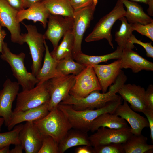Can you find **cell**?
<instances>
[{"instance_id": "1", "label": "cell", "mask_w": 153, "mask_h": 153, "mask_svg": "<svg viewBox=\"0 0 153 153\" xmlns=\"http://www.w3.org/2000/svg\"><path fill=\"white\" fill-rule=\"evenodd\" d=\"M127 80V77L122 71L120 72L113 84L110 86L108 91L101 93L95 90L86 97L78 98L69 95L60 103L71 105L74 109L82 110L99 109L109 102L117 101L121 98L116 94L121 86Z\"/></svg>"}, {"instance_id": "2", "label": "cell", "mask_w": 153, "mask_h": 153, "mask_svg": "<svg viewBox=\"0 0 153 153\" xmlns=\"http://www.w3.org/2000/svg\"><path fill=\"white\" fill-rule=\"evenodd\" d=\"M122 104L121 98L109 102L99 109L77 110L71 105L60 103L58 106L66 116L72 128L87 133L90 131L93 121L101 115L106 113H114L117 107Z\"/></svg>"}, {"instance_id": "3", "label": "cell", "mask_w": 153, "mask_h": 153, "mask_svg": "<svg viewBox=\"0 0 153 153\" xmlns=\"http://www.w3.org/2000/svg\"><path fill=\"white\" fill-rule=\"evenodd\" d=\"M33 122L42 136H50L58 143L72 128L66 116L58 107L42 118Z\"/></svg>"}, {"instance_id": "4", "label": "cell", "mask_w": 153, "mask_h": 153, "mask_svg": "<svg viewBox=\"0 0 153 153\" xmlns=\"http://www.w3.org/2000/svg\"><path fill=\"white\" fill-rule=\"evenodd\" d=\"M0 55L1 59L8 63L12 75L22 88V90H29L35 87L39 81L32 73L27 71L24 61L26 54L22 52L18 54L12 53L6 42L3 43Z\"/></svg>"}, {"instance_id": "5", "label": "cell", "mask_w": 153, "mask_h": 153, "mask_svg": "<svg viewBox=\"0 0 153 153\" xmlns=\"http://www.w3.org/2000/svg\"><path fill=\"white\" fill-rule=\"evenodd\" d=\"M124 5L120 0H118L113 8L99 20L92 32L86 38L85 41L89 42L105 39L113 48L112 29L116 22L121 17L124 16L126 10Z\"/></svg>"}, {"instance_id": "6", "label": "cell", "mask_w": 153, "mask_h": 153, "mask_svg": "<svg viewBox=\"0 0 153 153\" xmlns=\"http://www.w3.org/2000/svg\"><path fill=\"white\" fill-rule=\"evenodd\" d=\"M21 22L27 30V33H21L22 40L29 47L32 60L31 73L36 77L41 67L43 53L45 50V39L43 34L38 32L35 26Z\"/></svg>"}, {"instance_id": "7", "label": "cell", "mask_w": 153, "mask_h": 153, "mask_svg": "<svg viewBox=\"0 0 153 153\" xmlns=\"http://www.w3.org/2000/svg\"><path fill=\"white\" fill-rule=\"evenodd\" d=\"M50 98L48 81L37 84L34 88L18 93L16 105L13 111L15 113L34 108L49 101Z\"/></svg>"}, {"instance_id": "8", "label": "cell", "mask_w": 153, "mask_h": 153, "mask_svg": "<svg viewBox=\"0 0 153 153\" xmlns=\"http://www.w3.org/2000/svg\"><path fill=\"white\" fill-rule=\"evenodd\" d=\"M95 7L93 3L74 11L72 30L74 39V47L72 54L73 60L78 54L82 52L81 45L83 36L93 19Z\"/></svg>"}, {"instance_id": "9", "label": "cell", "mask_w": 153, "mask_h": 153, "mask_svg": "<svg viewBox=\"0 0 153 153\" xmlns=\"http://www.w3.org/2000/svg\"><path fill=\"white\" fill-rule=\"evenodd\" d=\"M101 88L92 65L86 66L76 76L75 82L69 95L78 98H84L92 92L100 91Z\"/></svg>"}, {"instance_id": "10", "label": "cell", "mask_w": 153, "mask_h": 153, "mask_svg": "<svg viewBox=\"0 0 153 153\" xmlns=\"http://www.w3.org/2000/svg\"><path fill=\"white\" fill-rule=\"evenodd\" d=\"M75 78V75L71 74L54 77L48 80L50 96L48 102L49 111L57 108L59 104L69 95Z\"/></svg>"}, {"instance_id": "11", "label": "cell", "mask_w": 153, "mask_h": 153, "mask_svg": "<svg viewBox=\"0 0 153 153\" xmlns=\"http://www.w3.org/2000/svg\"><path fill=\"white\" fill-rule=\"evenodd\" d=\"M73 21V17L50 14L47 28L43 36L45 39L50 41L54 49L58 46L61 38L68 32L72 30Z\"/></svg>"}, {"instance_id": "12", "label": "cell", "mask_w": 153, "mask_h": 153, "mask_svg": "<svg viewBox=\"0 0 153 153\" xmlns=\"http://www.w3.org/2000/svg\"><path fill=\"white\" fill-rule=\"evenodd\" d=\"M89 136L92 146L95 147L111 143L125 142L133 134L130 127L119 129L101 127Z\"/></svg>"}, {"instance_id": "13", "label": "cell", "mask_w": 153, "mask_h": 153, "mask_svg": "<svg viewBox=\"0 0 153 153\" xmlns=\"http://www.w3.org/2000/svg\"><path fill=\"white\" fill-rule=\"evenodd\" d=\"M18 12L5 0H0V24L9 31L12 42L22 45L24 43L22 39L20 23L16 20Z\"/></svg>"}, {"instance_id": "14", "label": "cell", "mask_w": 153, "mask_h": 153, "mask_svg": "<svg viewBox=\"0 0 153 153\" xmlns=\"http://www.w3.org/2000/svg\"><path fill=\"white\" fill-rule=\"evenodd\" d=\"M20 85L18 82L7 79L0 90V117L7 127L12 116V105L18 93Z\"/></svg>"}, {"instance_id": "15", "label": "cell", "mask_w": 153, "mask_h": 153, "mask_svg": "<svg viewBox=\"0 0 153 153\" xmlns=\"http://www.w3.org/2000/svg\"><path fill=\"white\" fill-rule=\"evenodd\" d=\"M43 136L33 122L23 125L18 139L26 153H38L41 146Z\"/></svg>"}, {"instance_id": "16", "label": "cell", "mask_w": 153, "mask_h": 153, "mask_svg": "<svg viewBox=\"0 0 153 153\" xmlns=\"http://www.w3.org/2000/svg\"><path fill=\"white\" fill-rule=\"evenodd\" d=\"M144 87L134 84H123L119 90L118 93L124 100L130 105V107L135 112L142 113L145 109Z\"/></svg>"}, {"instance_id": "17", "label": "cell", "mask_w": 153, "mask_h": 153, "mask_svg": "<svg viewBox=\"0 0 153 153\" xmlns=\"http://www.w3.org/2000/svg\"><path fill=\"white\" fill-rule=\"evenodd\" d=\"M114 113L129 124L133 134H140L144 128L149 127L147 119L133 110L126 101L117 107Z\"/></svg>"}, {"instance_id": "18", "label": "cell", "mask_w": 153, "mask_h": 153, "mask_svg": "<svg viewBox=\"0 0 153 153\" xmlns=\"http://www.w3.org/2000/svg\"><path fill=\"white\" fill-rule=\"evenodd\" d=\"M120 59L108 64L92 65L101 88L102 93L114 83L120 74L121 69Z\"/></svg>"}, {"instance_id": "19", "label": "cell", "mask_w": 153, "mask_h": 153, "mask_svg": "<svg viewBox=\"0 0 153 153\" xmlns=\"http://www.w3.org/2000/svg\"><path fill=\"white\" fill-rule=\"evenodd\" d=\"M120 59L121 69H130L135 73L143 70L153 71V63L142 57L132 49H123Z\"/></svg>"}, {"instance_id": "20", "label": "cell", "mask_w": 153, "mask_h": 153, "mask_svg": "<svg viewBox=\"0 0 153 153\" xmlns=\"http://www.w3.org/2000/svg\"><path fill=\"white\" fill-rule=\"evenodd\" d=\"M48 102L37 107L13 114L7 126L8 131L11 130L16 125L24 122H33L40 120L49 112Z\"/></svg>"}, {"instance_id": "21", "label": "cell", "mask_w": 153, "mask_h": 153, "mask_svg": "<svg viewBox=\"0 0 153 153\" xmlns=\"http://www.w3.org/2000/svg\"><path fill=\"white\" fill-rule=\"evenodd\" d=\"M50 13L41 2L37 3L29 8L24 9L17 12L16 20L20 23L24 20H31L34 23L40 22L45 29L47 24Z\"/></svg>"}, {"instance_id": "22", "label": "cell", "mask_w": 153, "mask_h": 153, "mask_svg": "<svg viewBox=\"0 0 153 153\" xmlns=\"http://www.w3.org/2000/svg\"><path fill=\"white\" fill-rule=\"evenodd\" d=\"M44 45L45 53L43 63L36 76L39 81L37 84L42 83L54 77L63 76L57 71V61L51 54L45 41Z\"/></svg>"}, {"instance_id": "23", "label": "cell", "mask_w": 153, "mask_h": 153, "mask_svg": "<svg viewBox=\"0 0 153 153\" xmlns=\"http://www.w3.org/2000/svg\"><path fill=\"white\" fill-rule=\"evenodd\" d=\"M127 9L124 17L130 24L139 23L145 25L153 22V20L136 2L129 0H120Z\"/></svg>"}, {"instance_id": "24", "label": "cell", "mask_w": 153, "mask_h": 153, "mask_svg": "<svg viewBox=\"0 0 153 153\" xmlns=\"http://www.w3.org/2000/svg\"><path fill=\"white\" fill-rule=\"evenodd\" d=\"M80 145L91 146L87 133L70 129L58 144L59 153H63L69 148Z\"/></svg>"}, {"instance_id": "25", "label": "cell", "mask_w": 153, "mask_h": 153, "mask_svg": "<svg viewBox=\"0 0 153 153\" xmlns=\"http://www.w3.org/2000/svg\"><path fill=\"white\" fill-rule=\"evenodd\" d=\"M126 121L114 113L103 114L93 122L90 131L92 132L101 127L119 129L128 127Z\"/></svg>"}, {"instance_id": "26", "label": "cell", "mask_w": 153, "mask_h": 153, "mask_svg": "<svg viewBox=\"0 0 153 153\" xmlns=\"http://www.w3.org/2000/svg\"><path fill=\"white\" fill-rule=\"evenodd\" d=\"M148 138L142 135L132 134L122 143L124 153H152L153 145L147 143Z\"/></svg>"}, {"instance_id": "27", "label": "cell", "mask_w": 153, "mask_h": 153, "mask_svg": "<svg viewBox=\"0 0 153 153\" xmlns=\"http://www.w3.org/2000/svg\"><path fill=\"white\" fill-rule=\"evenodd\" d=\"M122 50L117 46L114 52L108 54L100 56H91L82 52L78 54L74 59L76 62L85 66L98 64L101 62H107L110 60L120 59Z\"/></svg>"}, {"instance_id": "28", "label": "cell", "mask_w": 153, "mask_h": 153, "mask_svg": "<svg viewBox=\"0 0 153 153\" xmlns=\"http://www.w3.org/2000/svg\"><path fill=\"white\" fill-rule=\"evenodd\" d=\"M41 2L50 14L73 17L74 11L69 0H41Z\"/></svg>"}, {"instance_id": "29", "label": "cell", "mask_w": 153, "mask_h": 153, "mask_svg": "<svg viewBox=\"0 0 153 153\" xmlns=\"http://www.w3.org/2000/svg\"><path fill=\"white\" fill-rule=\"evenodd\" d=\"M63 37L61 43L50 52L57 61L67 57H72L74 39L72 30L68 32Z\"/></svg>"}, {"instance_id": "30", "label": "cell", "mask_w": 153, "mask_h": 153, "mask_svg": "<svg viewBox=\"0 0 153 153\" xmlns=\"http://www.w3.org/2000/svg\"><path fill=\"white\" fill-rule=\"evenodd\" d=\"M74 60L72 56H69L57 61L56 69L58 72L63 76L78 75L86 66Z\"/></svg>"}, {"instance_id": "31", "label": "cell", "mask_w": 153, "mask_h": 153, "mask_svg": "<svg viewBox=\"0 0 153 153\" xmlns=\"http://www.w3.org/2000/svg\"><path fill=\"white\" fill-rule=\"evenodd\" d=\"M119 20L121 21V24L119 30L115 32V40L118 46L123 50L127 47L128 40L133 31L131 24L124 16L121 17Z\"/></svg>"}, {"instance_id": "32", "label": "cell", "mask_w": 153, "mask_h": 153, "mask_svg": "<svg viewBox=\"0 0 153 153\" xmlns=\"http://www.w3.org/2000/svg\"><path fill=\"white\" fill-rule=\"evenodd\" d=\"M23 126V125L22 124H17L13 128L12 130L0 133V148L10 146L11 144L15 145L20 144L18 136Z\"/></svg>"}, {"instance_id": "33", "label": "cell", "mask_w": 153, "mask_h": 153, "mask_svg": "<svg viewBox=\"0 0 153 153\" xmlns=\"http://www.w3.org/2000/svg\"><path fill=\"white\" fill-rule=\"evenodd\" d=\"M42 136V145L38 153H59L58 143L50 136Z\"/></svg>"}, {"instance_id": "34", "label": "cell", "mask_w": 153, "mask_h": 153, "mask_svg": "<svg viewBox=\"0 0 153 153\" xmlns=\"http://www.w3.org/2000/svg\"><path fill=\"white\" fill-rule=\"evenodd\" d=\"M93 153H124L122 143H111L93 148Z\"/></svg>"}, {"instance_id": "35", "label": "cell", "mask_w": 153, "mask_h": 153, "mask_svg": "<svg viewBox=\"0 0 153 153\" xmlns=\"http://www.w3.org/2000/svg\"><path fill=\"white\" fill-rule=\"evenodd\" d=\"M131 25L133 31H136L153 41V22L145 25L135 23Z\"/></svg>"}, {"instance_id": "36", "label": "cell", "mask_w": 153, "mask_h": 153, "mask_svg": "<svg viewBox=\"0 0 153 153\" xmlns=\"http://www.w3.org/2000/svg\"><path fill=\"white\" fill-rule=\"evenodd\" d=\"M134 44H137L142 46L145 50L148 57L153 58V46L152 42H144L137 39L135 35L132 34L128 40V44L126 48L133 49L134 47Z\"/></svg>"}, {"instance_id": "37", "label": "cell", "mask_w": 153, "mask_h": 153, "mask_svg": "<svg viewBox=\"0 0 153 153\" xmlns=\"http://www.w3.org/2000/svg\"><path fill=\"white\" fill-rule=\"evenodd\" d=\"M146 108L153 110V85H149L145 90L144 95Z\"/></svg>"}, {"instance_id": "38", "label": "cell", "mask_w": 153, "mask_h": 153, "mask_svg": "<svg viewBox=\"0 0 153 153\" xmlns=\"http://www.w3.org/2000/svg\"><path fill=\"white\" fill-rule=\"evenodd\" d=\"M74 11L93 4V0H69Z\"/></svg>"}, {"instance_id": "39", "label": "cell", "mask_w": 153, "mask_h": 153, "mask_svg": "<svg viewBox=\"0 0 153 153\" xmlns=\"http://www.w3.org/2000/svg\"><path fill=\"white\" fill-rule=\"evenodd\" d=\"M146 117L150 130V138L153 143V110L146 108L143 112Z\"/></svg>"}, {"instance_id": "40", "label": "cell", "mask_w": 153, "mask_h": 153, "mask_svg": "<svg viewBox=\"0 0 153 153\" xmlns=\"http://www.w3.org/2000/svg\"><path fill=\"white\" fill-rule=\"evenodd\" d=\"M17 12L24 9L23 0H5Z\"/></svg>"}, {"instance_id": "41", "label": "cell", "mask_w": 153, "mask_h": 153, "mask_svg": "<svg viewBox=\"0 0 153 153\" xmlns=\"http://www.w3.org/2000/svg\"><path fill=\"white\" fill-rule=\"evenodd\" d=\"M75 153H93V148L91 146L84 145L76 148L75 150Z\"/></svg>"}, {"instance_id": "42", "label": "cell", "mask_w": 153, "mask_h": 153, "mask_svg": "<svg viewBox=\"0 0 153 153\" xmlns=\"http://www.w3.org/2000/svg\"><path fill=\"white\" fill-rule=\"evenodd\" d=\"M41 0H23V7L24 9L29 8L32 5L41 2Z\"/></svg>"}, {"instance_id": "43", "label": "cell", "mask_w": 153, "mask_h": 153, "mask_svg": "<svg viewBox=\"0 0 153 153\" xmlns=\"http://www.w3.org/2000/svg\"><path fill=\"white\" fill-rule=\"evenodd\" d=\"M1 26L0 24V52L2 51V46L4 42V40L6 35V33L4 30L2 29Z\"/></svg>"}, {"instance_id": "44", "label": "cell", "mask_w": 153, "mask_h": 153, "mask_svg": "<svg viewBox=\"0 0 153 153\" xmlns=\"http://www.w3.org/2000/svg\"><path fill=\"white\" fill-rule=\"evenodd\" d=\"M24 150L23 147L20 144L15 145L14 148L10 150L9 153H22Z\"/></svg>"}, {"instance_id": "45", "label": "cell", "mask_w": 153, "mask_h": 153, "mask_svg": "<svg viewBox=\"0 0 153 153\" xmlns=\"http://www.w3.org/2000/svg\"><path fill=\"white\" fill-rule=\"evenodd\" d=\"M149 7L147 10L150 16L153 15V0H150L148 3Z\"/></svg>"}, {"instance_id": "46", "label": "cell", "mask_w": 153, "mask_h": 153, "mask_svg": "<svg viewBox=\"0 0 153 153\" xmlns=\"http://www.w3.org/2000/svg\"><path fill=\"white\" fill-rule=\"evenodd\" d=\"M10 145L0 148V153H9Z\"/></svg>"}, {"instance_id": "47", "label": "cell", "mask_w": 153, "mask_h": 153, "mask_svg": "<svg viewBox=\"0 0 153 153\" xmlns=\"http://www.w3.org/2000/svg\"><path fill=\"white\" fill-rule=\"evenodd\" d=\"M131 1H134V2H140L143 3L145 4H148V2L150 0H129Z\"/></svg>"}, {"instance_id": "48", "label": "cell", "mask_w": 153, "mask_h": 153, "mask_svg": "<svg viewBox=\"0 0 153 153\" xmlns=\"http://www.w3.org/2000/svg\"><path fill=\"white\" fill-rule=\"evenodd\" d=\"M4 123V120L1 117H0V129L1 130V126Z\"/></svg>"}, {"instance_id": "49", "label": "cell", "mask_w": 153, "mask_h": 153, "mask_svg": "<svg viewBox=\"0 0 153 153\" xmlns=\"http://www.w3.org/2000/svg\"><path fill=\"white\" fill-rule=\"evenodd\" d=\"M98 0H93V3L95 6L97 4Z\"/></svg>"}, {"instance_id": "50", "label": "cell", "mask_w": 153, "mask_h": 153, "mask_svg": "<svg viewBox=\"0 0 153 153\" xmlns=\"http://www.w3.org/2000/svg\"><path fill=\"white\" fill-rule=\"evenodd\" d=\"M1 130L0 129V131H1Z\"/></svg>"}]
</instances>
